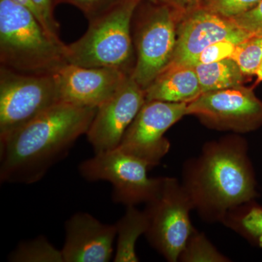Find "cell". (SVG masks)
<instances>
[{
  "mask_svg": "<svg viewBox=\"0 0 262 262\" xmlns=\"http://www.w3.org/2000/svg\"><path fill=\"white\" fill-rule=\"evenodd\" d=\"M247 141L238 135L208 141L186 160L182 183L202 220L222 223L232 208L259 196Z\"/></svg>",
  "mask_w": 262,
  "mask_h": 262,
  "instance_id": "1",
  "label": "cell"
},
{
  "mask_svg": "<svg viewBox=\"0 0 262 262\" xmlns=\"http://www.w3.org/2000/svg\"><path fill=\"white\" fill-rule=\"evenodd\" d=\"M96 111L97 108L59 102L0 138L1 182H38L87 134Z\"/></svg>",
  "mask_w": 262,
  "mask_h": 262,
  "instance_id": "2",
  "label": "cell"
},
{
  "mask_svg": "<svg viewBox=\"0 0 262 262\" xmlns=\"http://www.w3.org/2000/svg\"><path fill=\"white\" fill-rule=\"evenodd\" d=\"M65 44L37 17L12 0H0L1 67L29 75H49L67 64Z\"/></svg>",
  "mask_w": 262,
  "mask_h": 262,
  "instance_id": "3",
  "label": "cell"
},
{
  "mask_svg": "<svg viewBox=\"0 0 262 262\" xmlns=\"http://www.w3.org/2000/svg\"><path fill=\"white\" fill-rule=\"evenodd\" d=\"M139 0H125L106 14L89 22L85 34L65 46L67 63L83 67L117 69L131 75L133 48L131 27Z\"/></svg>",
  "mask_w": 262,
  "mask_h": 262,
  "instance_id": "4",
  "label": "cell"
},
{
  "mask_svg": "<svg viewBox=\"0 0 262 262\" xmlns=\"http://www.w3.org/2000/svg\"><path fill=\"white\" fill-rule=\"evenodd\" d=\"M192 210V201L180 181L162 177L158 192L144 211L148 222L146 239L167 261H179L194 227L189 216Z\"/></svg>",
  "mask_w": 262,
  "mask_h": 262,
  "instance_id": "5",
  "label": "cell"
},
{
  "mask_svg": "<svg viewBox=\"0 0 262 262\" xmlns=\"http://www.w3.org/2000/svg\"><path fill=\"white\" fill-rule=\"evenodd\" d=\"M59 102L54 74L29 75L0 67V138Z\"/></svg>",
  "mask_w": 262,
  "mask_h": 262,
  "instance_id": "6",
  "label": "cell"
},
{
  "mask_svg": "<svg viewBox=\"0 0 262 262\" xmlns=\"http://www.w3.org/2000/svg\"><path fill=\"white\" fill-rule=\"evenodd\" d=\"M149 169L145 163L119 148L95 153L79 166L84 179L111 183L114 202L126 206L146 204L158 192L162 177L149 178Z\"/></svg>",
  "mask_w": 262,
  "mask_h": 262,
  "instance_id": "7",
  "label": "cell"
},
{
  "mask_svg": "<svg viewBox=\"0 0 262 262\" xmlns=\"http://www.w3.org/2000/svg\"><path fill=\"white\" fill-rule=\"evenodd\" d=\"M187 104L146 101L117 148L141 160L149 169L159 165L170 148L165 133L187 115Z\"/></svg>",
  "mask_w": 262,
  "mask_h": 262,
  "instance_id": "8",
  "label": "cell"
},
{
  "mask_svg": "<svg viewBox=\"0 0 262 262\" xmlns=\"http://www.w3.org/2000/svg\"><path fill=\"white\" fill-rule=\"evenodd\" d=\"M139 25L135 67L130 75L145 91L171 62L177 28L175 15L166 5L151 8Z\"/></svg>",
  "mask_w": 262,
  "mask_h": 262,
  "instance_id": "9",
  "label": "cell"
},
{
  "mask_svg": "<svg viewBox=\"0 0 262 262\" xmlns=\"http://www.w3.org/2000/svg\"><path fill=\"white\" fill-rule=\"evenodd\" d=\"M194 115L207 127L237 134L262 125V101L243 85L202 94L187 104V115Z\"/></svg>",
  "mask_w": 262,
  "mask_h": 262,
  "instance_id": "10",
  "label": "cell"
},
{
  "mask_svg": "<svg viewBox=\"0 0 262 262\" xmlns=\"http://www.w3.org/2000/svg\"><path fill=\"white\" fill-rule=\"evenodd\" d=\"M145 102V91L129 75L116 93L97 108L86 134L95 153L118 147Z\"/></svg>",
  "mask_w": 262,
  "mask_h": 262,
  "instance_id": "11",
  "label": "cell"
},
{
  "mask_svg": "<svg viewBox=\"0 0 262 262\" xmlns=\"http://www.w3.org/2000/svg\"><path fill=\"white\" fill-rule=\"evenodd\" d=\"M252 36L232 19L205 8L196 9L177 28V45L170 64L192 66L201 52L213 43L222 40L241 43Z\"/></svg>",
  "mask_w": 262,
  "mask_h": 262,
  "instance_id": "12",
  "label": "cell"
},
{
  "mask_svg": "<svg viewBox=\"0 0 262 262\" xmlns=\"http://www.w3.org/2000/svg\"><path fill=\"white\" fill-rule=\"evenodd\" d=\"M54 75L61 102L98 108L116 93L130 75L117 69L67 63Z\"/></svg>",
  "mask_w": 262,
  "mask_h": 262,
  "instance_id": "13",
  "label": "cell"
},
{
  "mask_svg": "<svg viewBox=\"0 0 262 262\" xmlns=\"http://www.w3.org/2000/svg\"><path fill=\"white\" fill-rule=\"evenodd\" d=\"M63 262H108L117 238L115 225L101 223L89 213H77L65 225Z\"/></svg>",
  "mask_w": 262,
  "mask_h": 262,
  "instance_id": "14",
  "label": "cell"
},
{
  "mask_svg": "<svg viewBox=\"0 0 262 262\" xmlns=\"http://www.w3.org/2000/svg\"><path fill=\"white\" fill-rule=\"evenodd\" d=\"M202 94L194 66L169 64L145 90L146 101L190 103Z\"/></svg>",
  "mask_w": 262,
  "mask_h": 262,
  "instance_id": "15",
  "label": "cell"
},
{
  "mask_svg": "<svg viewBox=\"0 0 262 262\" xmlns=\"http://www.w3.org/2000/svg\"><path fill=\"white\" fill-rule=\"evenodd\" d=\"M117 228V247L114 261H139L136 245L141 234L147 229V217L144 211L136 206H127L125 215L115 224Z\"/></svg>",
  "mask_w": 262,
  "mask_h": 262,
  "instance_id": "16",
  "label": "cell"
},
{
  "mask_svg": "<svg viewBox=\"0 0 262 262\" xmlns=\"http://www.w3.org/2000/svg\"><path fill=\"white\" fill-rule=\"evenodd\" d=\"M222 224L249 244L262 248V206L258 204L256 200L231 209Z\"/></svg>",
  "mask_w": 262,
  "mask_h": 262,
  "instance_id": "17",
  "label": "cell"
},
{
  "mask_svg": "<svg viewBox=\"0 0 262 262\" xmlns=\"http://www.w3.org/2000/svg\"><path fill=\"white\" fill-rule=\"evenodd\" d=\"M194 67L202 94L242 85L244 75L232 58Z\"/></svg>",
  "mask_w": 262,
  "mask_h": 262,
  "instance_id": "18",
  "label": "cell"
},
{
  "mask_svg": "<svg viewBox=\"0 0 262 262\" xmlns=\"http://www.w3.org/2000/svg\"><path fill=\"white\" fill-rule=\"evenodd\" d=\"M179 261L228 262L231 260L220 253L203 232L193 227Z\"/></svg>",
  "mask_w": 262,
  "mask_h": 262,
  "instance_id": "19",
  "label": "cell"
},
{
  "mask_svg": "<svg viewBox=\"0 0 262 262\" xmlns=\"http://www.w3.org/2000/svg\"><path fill=\"white\" fill-rule=\"evenodd\" d=\"M8 260L15 262H63L61 251L53 247L44 237L21 243L10 253Z\"/></svg>",
  "mask_w": 262,
  "mask_h": 262,
  "instance_id": "20",
  "label": "cell"
},
{
  "mask_svg": "<svg viewBox=\"0 0 262 262\" xmlns=\"http://www.w3.org/2000/svg\"><path fill=\"white\" fill-rule=\"evenodd\" d=\"M230 58L244 75H256L262 61V36H252L239 43Z\"/></svg>",
  "mask_w": 262,
  "mask_h": 262,
  "instance_id": "21",
  "label": "cell"
},
{
  "mask_svg": "<svg viewBox=\"0 0 262 262\" xmlns=\"http://www.w3.org/2000/svg\"><path fill=\"white\" fill-rule=\"evenodd\" d=\"M125 0H54L55 4L73 5L83 13L89 22L96 20L116 8Z\"/></svg>",
  "mask_w": 262,
  "mask_h": 262,
  "instance_id": "22",
  "label": "cell"
},
{
  "mask_svg": "<svg viewBox=\"0 0 262 262\" xmlns=\"http://www.w3.org/2000/svg\"><path fill=\"white\" fill-rule=\"evenodd\" d=\"M261 0H206V9L227 18L234 17L253 9Z\"/></svg>",
  "mask_w": 262,
  "mask_h": 262,
  "instance_id": "23",
  "label": "cell"
},
{
  "mask_svg": "<svg viewBox=\"0 0 262 262\" xmlns=\"http://www.w3.org/2000/svg\"><path fill=\"white\" fill-rule=\"evenodd\" d=\"M238 44L232 40H222L213 43L201 52L192 66L214 63L231 58Z\"/></svg>",
  "mask_w": 262,
  "mask_h": 262,
  "instance_id": "24",
  "label": "cell"
},
{
  "mask_svg": "<svg viewBox=\"0 0 262 262\" xmlns=\"http://www.w3.org/2000/svg\"><path fill=\"white\" fill-rule=\"evenodd\" d=\"M234 23L255 36H262V0L253 9L232 18Z\"/></svg>",
  "mask_w": 262,
  "mask_h": 262,
  "instance_id": "25",
  "label": "cell"
},
{
  "mask_svg": "<svg viewBox=\"0 0 262 262\" xmlns=\"http://www.w3.org/2000/svg\"><path fill=\"white\" fill-rule=\"evenodd\" d=\"M40 15L43 26L53 37L59 38V24L54 16V0H32Z\"/></svg>",
  "mask_w": 262,
  "mask_h": 262,
  "instance_id": "26",
  "label": "cell"
},
{
  "mask_svg": "<svg viewBox=\"0 0 262 262\" xmlns=\"http://www.w3.org/2000/svg\"><path fill=\"white\" fill-rule=\"evenodd\" d=\"M12 1H13V3H16V4L20 5V6L24 7V8L29 10V11L32 12L33 14L37 17L38 20H39V22H40V23L43 25L42 19H41V17L40 15H39V13H38L37 8L34 6L32 0H12ZM43 27H44V26H43Z\"/></svg>",
  "mask_w": 262,
  "mask_h": 262,
  "instance_id": "27",
  "label": "cell"
},
{
  "mask_svg": "<svg viewBox=\"0 0 262 262\" xmlns=\"http://www.w3.org/2000/svg\"><path fill=\"white\" fill-rule=\"evenodd\" d=\"M201 0H170V3L177 8L181 9H190L195 6Z\"/></svg>",
  "mask_w": 262,
  "mask_h": 262,
  "instance_id": "28",
  "label": "cell"
},
{
  "mask_svg": "<svg viewBox=\"0 0 262 262\" xmlns=\"http://www.w3.org/2000/svg\"><path fill=\"white\" fill-rule=\"evenodd\" d=\"M256 77H257V81L256 82H260L262 81V61L261 64H260L259 67H258L257 72L256 73Z\"/></svg>",
  "mask_w": 262,
  "mask_h": 262,
  "instance_id": "29",
  "label": "cell"
},
{
  "mask_svg": "<svg viewBox=\"0 0 262 262\" xmlns=\"http://www.w3.org/2000/svg\"><path fill=\"white\" fill-rule=\"evenodd\" d=\"M139 2L143 1V0H139ZM150 2H152V3H157V2L159 1V0H149Z\"/></svg>",
  "mask_w": 262,
  "mask_h": 262,
  "instance_id": "30",
  "label": "cell"
}]
</instances>
